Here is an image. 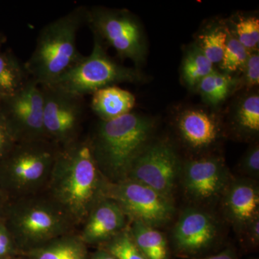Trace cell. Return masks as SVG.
I'll list each match as a JSON object with an SVG mask.
<instances>
[{"mask_svg":"<svg viewBox=\"0 0 259 259\" xmlns=\"http://www.w3.org/2000/svg\"><path fill=\"white\" fill-rule=\"evenodd\" d=\"M105 180L94 158L90 141L59 146L46 190L75 225L83 224L102 197Z\"/></svg>","mask_w":259,"mask_h":259,"instance_id":"1","label":"cell"},{"mask_svg":"<svg viewBox=\"0 0 259 259\" xmlns=\"http://www.w3.org/2000/svg\"><path fill=\"white\" fill-rule=\"evenodd\" d=\"M153 127L151 119L133 112L99 122L89 141L104 180L117 183L127 179L133 163L148 146Z\"/></svg>","mask_w":259,"mask_h":259,"instance_id":"2","label":"cell"},{"mask_svg":"<svg viewBox=\"0 0 259 259\" xmlns=\"http://www.w3.org/2000/svg\"><path fill=\"white\" fill-rule=\"evenodd\" d=\"M41 193L5 199L0 206V221L16 249L30 251L71 233L75 224L69 216L47 194Z\"/></svg>","mask_w":259,"mask_h":259,"instance_id":"3","label":"cell"},{"mask_svg":"<svg viewBox=\"0 0 259 259\" xmlns=\"http://www.w3.org/2000/svg\"><path fill=\"white\" fill-rule=\"evenodd\" d=\"M85 7H77L40 30L31 56L25 63L30 79L40 86L53 84L83 59L76 37L85 23Z\"/></svg>","mask_w":259,"mask_h":259,"instance_id":"4","label":"cell"},{"mask_svg":"<svg viewBox=\"0 0 259 259\" xmlns=\"http://www.w3.org/2000/svg\"><path fill=\"white\" fill-rule=\"evenodd\" d=\"M59 148L49 140L16 143L0 160V190L5 199L41 193Z\"/></svg>","mask_w":259,"mask_h":259,"instance_id":"5","label":"cell"},{"mask_svg":"<svg viewBox=\"0 0 259 259\" xmlns=\"http://www.w3.org/2000/svg\"><path fill=\"white\" fill-rule=\"evenodd\" d=\"M142 79V75L137 70L112 60L107 55L103 42L94 35L90 55L83 56L76 66L50 86L83 97L116 83L139 82Z\"/></svg>","mask_w":259,"mask_h":259,"instance_id":"6","label":"cell"},{"mask_svg":"<svg viewBox=\"0 0 259 259\" xmlns=\"http://www.w3.org/2000/svg\"><path fill=\"white\" fill-rule=\"evenodd\" d=\"M85 23L94 35L106 41L122 59L140 64L144 59L146 47L141 25L125 10L93 7L85 12Z\"/></svg>","mask_w":259,"mask_h":259,"instance_id":"7","label":"cell"},{"mask_svg":"<svg viewBox=\"0 0 259 259\" xmlns=\"http://www.w3.org/2000/svg\"><path fill=\"white\" fill-rule=\"evenodd\" d=\"M102 197L117 202L133 221H140L153 228L168 222L174 212L171 199L128 179L117 183L105 181Z\"/></svg>","mask_w":259,"mask_h":259,"instance_id":"8","label":"cell"},{"mask_svg":"<svg viewBox=\"0 0 259 259\" xmlns=\"http://www.w3.org/2000/svg\"><path fill=\"white\" fill-rule=\"evenodd\" d=\"M0 112L17 143L49 140L44 126V94L33 79L18 93L2 98Z\"/></svg>","mask_w":259,"mask_h":259,"instance_id":"9","label":"cell"},{"mask_svg":"<svg viewBox=\"0 0 259 259\" xmlns=\"http://www.w3.org/2000/svg\"><path fill=\"white\" fill-rule=\"evenodd\" d=\"M41 88L44 126L47 139L59 146L76 141L84 115L83 97L55 87Z\"/></svg>","mask_w":259,"mask_h":259,"instance_id":"10","label":"cell"},{"mask_svg":"<svg viewBox=\"0 0 259 259\" xmlns=\"http://www.w3.org/2000/svg\"><path fill=\"white\" fill-rule=\"evenodd\" d=\"M179 173V159L171 145H148L133 163L127 179L151 187L171 199Z\"/></svg>","mask_w":259,"mask_h":259,"instance_id":"11","label":"cell"},{"mask_svg":"<svg viewBox=\"0 0 259 259\" xmlns=\"http://www.w3.org/2000/svg\"><path fill=\"white\" fill-rule=\"evenodd\" d=\"M226 182L225 167L216 158H201L185 165V190L194 198L204 200L217 197L226 187Z\"/></svg>","mask_w":259,"mask_h":259,"instance_id":"12","label":"cell"},{"mask_svg":"<svg viewBox=\"0 0 259 259\" xmlns=\"http://www.w3.org/2000/svg\"><path fill=\"white\" fill-rule=\"evenodd\" d=\"M127 218L117 202L102 197L83 223L80 237L86 244L105 243L125 229Z\"/></svg>","mask_w":259,"mask_h":259,"instance_id":"13","label":"cell"},{"mask_svg":"<svg viewBox=\"0 0 259 259\" xmlns=\"http://www.w3.org/2000/svg\"><path fill=\"white\" fill-rule=\"evenodd\" d=\"M217 235V226L207 213L188 209L180 216L174 231V239L180 249L197 251L212 243Z\"/></svg>","mask_w":259,"mask_h":259,"instance_id":"14","label":"cell"},{"mask_svg":"<svg viewBox=\"0 0 259 259\" xmlns=\"http://www.w3.org/2000/svg\"><path fill=\"white\" fill-rule=\"evenodd\" d=\"M135 104L136 98L132 93L117 86H110L93 94L91 108L100 120L107 121L131 112Z\"/></svg>","mask_w":259,"mask_h":259,"instance_id":"15","label":"cell"},{"mask_svg":"<svg viewBox=\"0 0 259 259\" xmlns=\"http://www.w3.org/2000/svg\"><path fill=\"white\" fill-rule=\"evenodd\" d=\"M179 128L186 142L193 148L208 146L218 137L215 121L201 110H190L184 112L179 120Z\"/></svg>","mask_w":259,"mask_h":259,"instance_id":"16","label":"cell"},{"mask_svg":"<svg viewBox=\"0 0 259 259\" xmlns=\"http://www.w3.org/2000/svg\"><path fill=\"white\" fill-rule=\"evenodd\" d=\"M226 204L228 212L236 222L249 223L258 217V188L246 181L235 182L228 190Z\"/></svg>","mask_w":259,"mask_h":259,"instance_id":"17","label":"cell"},{"mask_svg":"<svg viewBox=\"0 0 259 259\" xmlns=\"http://www.w3.org/2000/svg\"><path fill=\"white\" fill-rule=\"evenodd\" d=\"M86 245L81 237L69 233L28 252L32 259H88Z\"/></svg>","mask_w":259,"mask_h":259,"instance_id":"18","label":"cell"},{"mask_svg":"<svg viewBox=\"0 0 259 259\" xmlns=\"http://www.w3.org/2000/svg\"><path fill=\"white\" fill-rule=\"evenodd\" d=\"M1 45V44H0ZM30 79L25 63H22L10 50L0 47V97L12 96L18 93Z\"/></svg>","mask_w":259,"mask_h":259,"instance_id":"19","label":"cell"},{"mask_svg":"<svg viewBox=\"0 0 259 259\" xmlns=\"http://www.w3.org/2000/svg\"><path fill=\"white\" fill-rule=\"evenodd\" d=\"M129 230L135 243L146 259H167L166 241L161 232L137 221H133Z\"/></svg>","mask_w":259,"mask_h":259,"instance_id":"20","label":"cell"},{"mask_svg":"<svg viewBox=\"0 0 259 259\" xmlns=\"http://www.w3.org/2000/svg\"><path fill=\"white\" fill-rule=\"evenodd\" d=\"M213 71V64L204 56L198 46L189 51L184 59L182 76L191 88L198 86L199 82Z\"/></svg>","mask_w":259,"mask_h":259,"instance_id":"21","label":"cell"},{"mask_svg":"<svg viewBox=\"0 0 259 259\" xmlns=\"http://www.w3.org/2000/svg\"><path fill=\"white\" fill-rule=\"evenodd\" d=\"M232 86L228 75L213 71L199 82L198 88L206 101L212 105L221 103L228 96Z\"/></svg>","mask_w":259,"mask_h":259,"instance_id":"22","label":"cell"},{"mask_svg":"<svg viewBox=\"0 0 259 259\" xmlns=\"http://www.w3.org/2000/svg\"><path fill=\"white\" fill-rule=\"evenodd\" d=\"M117 259H146L127 227L105 242V249Z\"/></svg>","mask_w":259,"mask_h":259,"instance_id":"23","label":"cell"},{"mask_svg":"<svg viewBox=\"0 0 259 259\" xmlns=\"http://www.w3.org/2000/svg\"><path fill=\"white\" fill-rule=\"evenodd\" d=\"M228 38V30L216 28L200 37L199 48L213 65L221 64Z\"/></svg>","mask_w":259,"mask_h":259,"instance_id":"24","label":"cell"},{"mask_svg":"<svg viewBox=\"0 0 259 259\" xmlns=\"http://www.w3.org/2000/svg\"><path fill=\"white\" fill-rule=\"evenodd\" d=\"M250 51L240 44L235 35L228 32V38L221 62V69L226 72L243 70L249 56Z\"/></svg>","mask_w":259,"mask_h":259,"instance_id":"25","label":"cell"},{"mask_svg":"<svg viewBox=\"0 0 259 259\" xmlns=\"http://www.w3.org/2000/svg\"><path fill=\"white\" fill-rule=\"evenodd\" d=\"M235 37L248 51H256L259 44V20L256 17L240 19L235 25Z\"/></svg>","mask_w":259,"mask_h":259,"instance_id":"26","label":"cell"},{"mask_svg":"<svg viewBox=\"0 0 259 259\" xmlns=\"http://www.w3.org/2000/svg\"><path fill=\"white\" fill-rule=\"evenodd\" d=\"M237 120L241 127L252 132L259 131V96L253 95L242 101L237 112Z\"/></svg>","mask_w":259,"mask_h":259,"instance_id":"27","label":"cell"},{"mask_svg":"<svg viewBox=\"0 0 259 259\" xmlns=\"http://www.w3.org/2000/svg\"><path fill=\"white\" fill-rule=\"evenodd\" d=\"M245 81L248 87L256 86L259 83V54L258 51L250 52L244 67Z\"/></svg>","mask_w":259,"mask_h":259,"instance_id":"28","label":"cell"},{"mask_svg":"<svg viewBox=\"0 0 259 259\" xmlns=\"http://www.w3.org/2000/svg\"><path fill=\"white\" fill-rule=\"evenodd\" d=\"M16 143L9 126L0 112V160L9 152Z\"/></svg>","mask_w":259,"mask_h":259,"instance_id":"29","label":"cell"},{"mask_svg":"<svg viewBox=\"0 0 259 259\" xmlns=\"http://www.w3.org/2000/svg\"><path fill=\"white\" fill-rule=\"evenodd\" d=\"M16 250L9 232L0 221V259H8L13 257Z\"/></svg>","mask_w":259,"mask_h":259,"instance_id":"30","label":"cell"},{"mask_svg":"<svg viewBox=\"0 0 259 259\" xmlns=\"http://www.w3.org/2000/svg\"><path fill=\"white\" fill-rule=\"evenodd\" d=\"M243 169L250 175L258 176L259 171V148L256 146L252 148L245 156Z\"/></svg>","mask_w":259,"mask_h":259,"instance_id":"31","label":"cell"},{"mask_svg":"<svg viewBox=\"0 0 259 259\" xmlns=\"http://www.w3.org/2000/svg\"><path fill=\"white\" fill-rule=\"evenodd\" d=\"M248 228V236L250 237V241L254 243H258L259 241V221L258 218L256 217L250 221Z\"/></svg>","mask_w":259,"mask_h":259,"instance_id":"32","label":"cell"},{"mask_svg":"<svg viewBox=\"0 0 259 259\" xmlns=\"http://www.w3.org/2000/svg\"><path fill=\"white\" fill-rule=\"evenodd\" d=\"M202 259H235V258L231 250H226L218 253L217 255H212V256Z\"/></svg>","mask_w":259,"mask_h":259,"instance_id":"33","label":"cell"},{"mask_svg":"<svg viewBox=\"0 0 259 259\" xmlns=\"http://www.w3.org/2000/svg\"><path fill=\"white\" fill-rule=\"evenodd\" d=\"M91 259H117L106 250H100L96 252Z\"/></svg>","mask_w":259,"mask_h":259,"instance_id":"34","label":"cell"},{"mask_svg":"<svg viewBox=\"0 0 259 259\" xmlns=\"http://www.w3.org/2000/svg\"><path fill=\"white\" fill-rule=\"evenodd\" d=\"M3 199H5L4 196H3V192L0 190V205L2 204V201H3Z\"/></svg>","mask_w":259,"mask_h":259,"instance_id":"35","label":"cell"},{"mask_svg":"<svg viewBox=\"0 0 259 259\" xmlns=\"http://www.w3.org/2000/svg\"><path fill=\"white\" fill-rule=\"evenodd\" d=\"M8 259H18V258H15L14 257H11V258H8Z\"/></svg>","mask_w":259,"mask_h":259,"instance_id":"36","label":"cell"},{"mask_svg":"<svg viewBox=\"0 0 259 259\" xmlns=\"http://www.w3.org/2000/svg\"><path fill=\"white\" fill-rule=\"evenodd\" d=\"M0 44H2V42H1V38H0Z\"/></svg>","mask_w":259,"mask_h":259,"instance_id":"37","label":"cell"},{"mask_svg":"<svg viewBox=\"0 0 259 259\" xmlns=\"http://www.w3.org/2000/svg\"><path fill=\"white\" fill-rule=\"evenodd\" d=\"M0 100H1V97H0Z\"/></svg>","mask_w":259,"mask_h":259,"instance_id":"38","label":"cell"},{"mask_svg":"<svg viewBox=\"0 0 259 259\" xmlns=\"http://www.w3.org/2000/svg\"><path fill=\"white\" fill-rule=\"evenodd\" d=\"M0 206H1V205H0Z\"/></svg>","mask_w":259,"mask_h":259,"instance_id":"39","label":"cell"}]
</instances>
